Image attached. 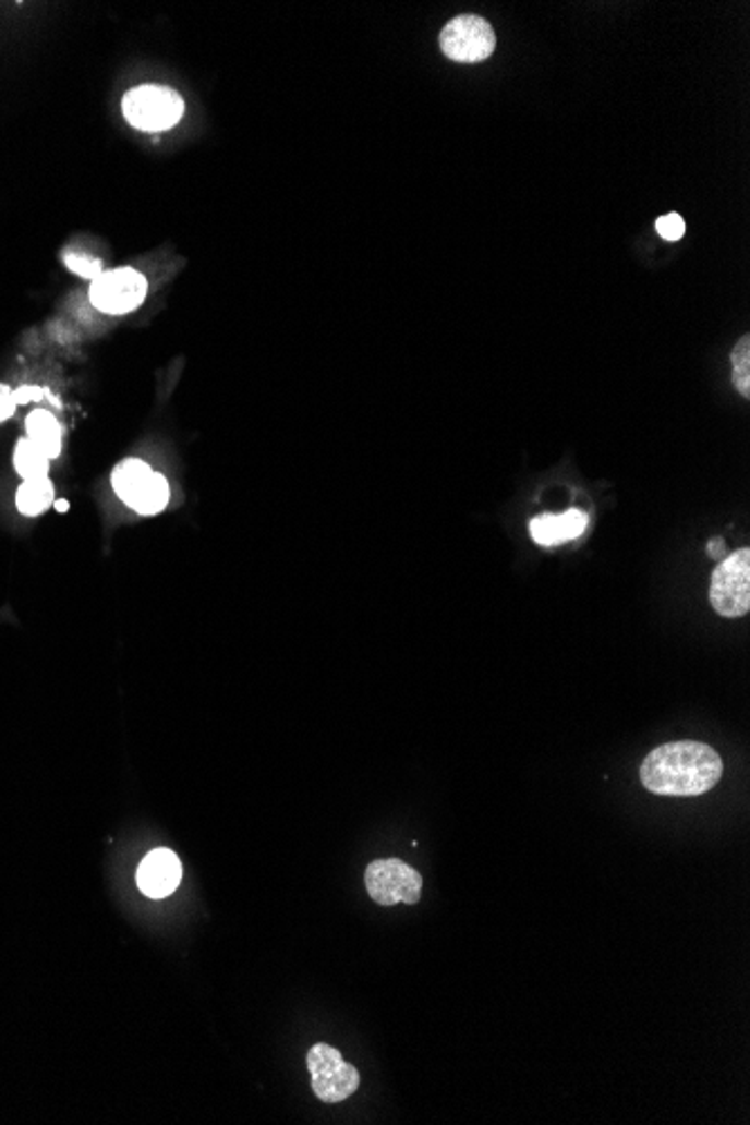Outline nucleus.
Masks as SVG:
<instances>
[{"mask_svg": "<svg viewBox=\"0 0 750 1125\" xmlns=\"http://www.w3.org/2000/svg\"><path fill=\"white\" fill-rule=\"evenodd\" d=\"M589 517L582 510H567L561 515H540L531 521V537L540 546H559L580 537L586 529Z\"/></svg>", "mask_w": 750, "mask_h": 1125, "instance_id": "nucleus-9", "label": "nucleus"}, {"mask_svg": "<svg viewBox=\"0 0 750 1125\" xmlns=\"http://www.w3.org/2000/svg\"><path fill=\"white\" fill-rule=\"evenodd\" d=\"M126 122L146 133H162L173 129L184 116V99L167 86L146 84L129 90L122 99Z\"/></svg>", "mask_w": 750, "mask_h": 1125, "instance_id": "nucleus-2", "label": "nucleus"}, {"mask_svg": "<svg viewBox=\"0 0 750 1125\" xmlns=\"http://www.w3.org/2000/svg\"><path fill=\"white\" fill-rule=\"evenodd\" d=\"M27 438L41 449V452L52 461L61 455V425L59 421L46 409H36L27 416Z\"/></svg>", "mask_w": 750, "mask_h": 1125, "instance_id": "nucleus-11", "label": "nucleus"}, {"mask_svg": "<svg viewBox=\"0 0 750 1125\" xmlns=\"http://www.w3.org/2000/svg\"><path fill=\"white\" fill-rule=\"evenodd\" d=\"M16 400H14V391L8 387V385H0V423L8 421L14 416L16 411Z\"/></svg>", "mask_w": 750, "mask_h": 1125, "instance_id": "nucleus-18", "label": "nucleus"}, {"mask_svg": "<svg viewBox=\"0 0 750 1125\" xmlns=\"http://www.w3.org/2000/svg\"><path fill=\"white\" fill-rule=\"evenodd\" d=\"M733 383L743 398L750 396V337L748 335H743L733 349Z\"/></svg>", "mask_w": 750, "mask_h": 1125, "instance_id": "nucleus-15", "label": "nucleus"}, {"mask_svg": "<svg viewBox=\"0 0 750 1125\" xmlns=\"http://www.w3.org/2000/svg\"><path fill=\"white\" fill-rule=\"evenodd\" d=\"M55 506V485L48 476L25 479L16 491V508L25 517H39Z\"/></svg>", "mask_w": 750, "mask_h": 1125, "instance_id": "nucleus-12", "label": "nucleus"}, {"mask_svg": "<svg viewBox=\"0 0 750 1125\" xmlns=\"http://www.w3.org/2000/svg\"><path fill=\"white\" fill-rule=\"evenodd\" d=\"M306 1067L311 1072L313 1092L324 1103H342L358 1092L360 1072L326 1042H317L309 1049Z\"/></svg>", "mask_w": 750, "mask_h": 1125, "instance_id": "nucleus-4", "label": "nucleus"}, {"mask_svg": "<svg viewBox=\"0 0 750 1125\" xmlns=\"http://www.w3.org/2000/svg\"><path fill=\"white\" fill-rule=\"evenodd\" d=\"M368 896L383 908L398 904L416 906L423 892V876L400 858H378L364 872Z\"/></svg>", "mask_w": 750, "mask_h": 1125, "instance_id": "nucleus-3", "label": "nucleus"}, {"mask_svg": "<svg viewBox=\"0 0 750 1125\" xmlns=\"http://www.w3.org/2000/svg\"><path fill=\"white\" fill-rule=\"evenodd\" d=\"M182 879V866L171 849H154L140 862L137 887L148 898L169 896Z\"/></svg>", "mask_w": 750, "mask_h": 1125, "instance_id": "nucleus-8", "label": "nucleus"}, {"mask_svg": "<svg viewBox=\"0 0 750 1125\" xmlns=\"http://www.w3.org/2000/svg\"><path fill=\"white\" fill-rule=\"evenodd\" d=\"M724 762L715 748L701 741H669L645 758L641 782L648 791L665 798H694L715 789Z\"/></svg>", "mask_w": 750, "mask_h": 1125, "instance_id": "nucleus-1", "label": "nucleus"}, {"mask_svg": "<svg viewBox=\"0 0 750 1125\" xmlns=\"http://www.w3.org/2000/svg\"><path fill=\"white\" fill-rule=\"evenodd\" d=\"M148 283L133 268L101 273L90 283V304L106 315H126L144 304Z\"/></svg>", "mask_w": 750, "mask_h": 1125, "instance_id": "nucleus-7", "label": "nucleus"}, {"mask_svg": "<svg viewBox=\"0 0 750 1125\" xmlns=\"http://www.w3.org/2000/svg\"><path fill=\"white\" fill-rule=\"evenodd\" d=\"M724 553H726V544H724V540H722V537L710 540V544H707V555H710V557H715V559L719 561V559L724 557Z\"/></svg>", "mask_w": 750, "mask_h": 1125, "instance_id": "nucleus-20", "label": "nucleus"}, {"mask_svg": "<svg viewBox=\"0 0 750 1125\" xmlns=\"http://www.w3.org/2000/svg\"><path fill=\"white\" fill-rule=\"evenodd\" d=\"M154 476V470L148 468V463L140 461V459H129V461H122L116 470H112V491L118 493V497L129 506L133 508L140 499V495L144 493L146 483L152 481Z\"/></svg>", "mask_w": 750, "mask_h": 1125, "instance_id": "nucleus-10", "label": "nucleus"}, {"mask_svg": "<svg viewBox=\"0 0 750 1125\" xmlns=\"http://www.w3.org/2000/svg\"><path fill=\"white\" fill-rule=\"evenodd\" d=\"M14 468L23 479H41L50 472V459L29 438H21L14 447Z\"/></svg>", "mask_w": 750, "mask_h": 1125, "instance_id": "nucleus-13", "label": "nucleus"}, {"mask_svg": "<svg viewBox=\"0 0 750 1125\" xmlns=\"http://www.w3.org/2000/svg\"><path fill=\"white\" fill-rule=\"evenodd\" d=\"M497 48L493 25L481 16L463 14L449 21L440 32V50L459 63H479Z\"/></svg>", "mask_w": 750, "mask_h": 1125, "instance_id": "nucleus-6", "label": "nucleus"}, {"mask_svg": "<svg viewBox=\"0 0 750 1125\" xmlns=\"http://www.w3.org/2000/svg\"><path fill=\"white\" fill-rule=\"evenodd\" d=\"M710 605L724 618H741L750 609V551L741 548L712 573Z\"/></svg>", "mask_w": 750, "mask_h": 1125, "instance_id": "nucleus-5", "label": "nucleus"}, {"mask_svg": "<svg viewBox=\"0 0 750 1125\" xmlns=\"http://www.w3.org/2000/svg\"><path fill=\"white\" fill-rule=\"evenodd\" d=\"M55 508H57L59 512H65V510H68V501H55Z\"/></svg>", "mask_w": 750, "mask_h": 1125, "instance_id": "nucleus-21", "label": "nucleus"}, {"mask_svg": "<svg viewBox=\"0 0 750 1125\" xmlns=\"http://www.w3.org/2000/svg\"><path fill=\"white\" fill-rule=\"evenodd\" d=\"M656 232L665 241H679L686 234V222L679 214H665L656 220Z\"/></svg>", "mask_w": 750, "mask_h": 1125, "instance_id": "nucleus-17", "label": "nucleus"}, {"mask_svg": "<svg viewBox=\"0 0 750 1125\" xmlns=\"http://www.w3.org/2000/svg\"><path fill=\"white\" fill-rule=\"evenodd\" d=\"M65 266L84 279H97L101 275V261L86 254H65Z\"/></svg>", "mask_w": 750, "mask_h": 1125, "instance_id": "nucleus-16", "label": "nucleus"}, {"mask_svg": "<svg viewBox=\"0 0 750 1125\" xmlns=\"http://www.w3.org/2000/svg\"><path fill=\"white\" fill-rule=\"evenodd\" d=\"M169 497H171V493H169V483H167V479H165L162 474L154 472L152 481L146 483L144 493L140 495V499H137V504L133 506V510H135V512H140V515H158V512H162V510L167 508Z\"/></svg>", "mask_w": 750, "mask_h": 1125, "instance_id": "nucleus-14", "label": "nucleus"}, {"mask_svg": "<svg viewBox=\"0 0 750 1125\" xmlns=\"http://www.w3.org/2000/svg\"><path fill=\"white\" fill-rule=\"evenodd\" d=\"M39 396H41V391H39V389H32V387H25V389L14 391V400H16V404L32 402L34 398H39Z\"/></svg>", "mask_w": 750, "mask_h": 1125, "instance_id": "nucleus-19", "label": "nucleus"}]
</instances>
